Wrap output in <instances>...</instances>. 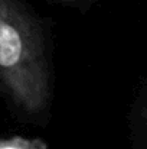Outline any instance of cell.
<instances>
[{
	"label": "cell",
	"instance_id": "1",
	"mask_svg": "<svg viewBox=\"0 0 147 149\" xmlns=\"http://www.w3.org/2000/svg\"><path fill=\"white\" fill-rule=\"evenodd\" d=\"M0 83L23 113L48 109L52 86L45 32L20 0H0Z\"/></svg>",
	"mask_w": 147,
	"mask_h": 149
},
{
	"label": "cell",
	"instance_id": "2",
	"mask_svg": "<svg viewBox=\"0 0 147 149\" xmlns=\"http://www.w3.org/2000/svg\"><path fill=\"white\" fill-rule=\"evenodd\" d=\"M0 149H49L48 143L42 139H29L22 136H12L3 139Z\"/></svg>",
	"mask_w": 147,
	"mask_h": 149
},
{
	"label": "cell",
	"instance_id": "3",
	"mask_svg": "<svg viewBox=\"0 0 147 149\" xmlns=\"http://www.w3.org/2000/svg\"><path fill=\"white\" fill-rule=\"evenodd\" d=\"M65 1H72V0H65Z\"/></svg>",
	"mask_w": 147,
	"mask_h": 149
}]
</instances>
